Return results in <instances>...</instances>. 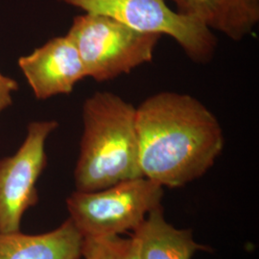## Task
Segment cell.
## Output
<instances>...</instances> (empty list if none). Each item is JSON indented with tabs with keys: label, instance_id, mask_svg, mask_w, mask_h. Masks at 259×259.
<instances>
[{
	"label": "cell",
	"instance_id": "6da1fadb",
	"mask_svg": "<svg viewBox=\"0 0 259 259\" xmlns=\"http://www.w3.org/2000/svg\"><path fill=\"white\" fill-rule=\"evenodd\" d=\"M142 176L181 187L204 176L221 155L225 138L212 111L186 93L161 92L136 108Z\"/></svg>",
	"mask_w": 259,
	"mask_h": 259
},
{
	"label": "cell",
	"instance_id": "7a4b0ae2",
	"mask_svg": "<svg viewBox=\"0 0 259 259\" xmlns=\"http://www.w3.org/2000/svg\"><path fill=\"white\" fill-rule=\"evenodd\" d=\"M83 135L74 171L78 191H96L141 178L136 107L97 92L83 105Z\"/></svg>",
	"mask_w": 259,
	"mask_h": 259
},
{
	"label": "cell",
	"instance_id": "3957f363",
	"mask_svg": "<svg viewBox=\"0 0 259 259\" xmlns=\"http://www.w3.org/2000/svg\"><path fill=\"white\" fill-rule=\"evenodd\" d=\"M66 35L79 52L87 77L98 83L128 74L151 62L161 37L92 13L75 17Z\"/></svg>",
	"mask_w": 259,
	"mask_h": 259
},
{
	"label": "cell",
	"instance_id": "277c9868",
	"mask_svg": "<svg viewBox=\"0 0 259 259\" xmlns=\"http://www.w3.org/2000/svg\"><path fill=\"white\" fill-rule=\"evenodd\" d=\"M163 187L141 177L96 191L76 190L66 199L69 219L83 237L120 235L135 231L161 205Z\"/></svg>",
	"mask_w": 259,
	"mask_h": 259
},
{
	"label": "cell",
	"instance_id": "5b68a950",
	"mask_svg": "<svg viewBox=\"0 0 259 259\" xmlns=\"http://www.w3.org/2000/svg\"><path fill=\"white\" fill-rule=\"evenodd\" d=\"M84 13L115 19L142 33L173 37L193 62L211 60L217 47L213 31L199 19L173 11L166 0H59Z\"/></svg>",
	"mask_w": 259,
	"mask_h": 259
},
{
	"label": "cell",
	"instance_id": "8992f818",
	"mask_svg": "<svg viewBox=\"0 0 259 259\" xmlns=\"http://www.w3.org/2000/svg\"><path fill=\"white\" fill-rule=\"evenodd\" d=\"M55 120L34 121L19 150L0 159V233L20 232L25 212L38 202L37 183L47 165L46 145Z\"/></svg>",
	"mask_w": 259,
	"mask_h": 259
},
{
	"label": "cell",
	"instance_id": "52a82bcc",
	"mask_svg": "<svg viewBox=\"0 0 259 259\" xmlns=\"http://www.w3.org/2000/svg\"><path fill=\"white\" fill-rule=\"evenodd\" d=\"M19 66L38 100L69 94L87 77L79 52L67 35L53 37L20 57Z\"/></svg>",
	"mask_w": 259,
	"mask_h": 259
},
{
	"label": "cell",
	"instance_id": "ba28073f",
	"mask_svg": "<svg viewBox=\"0 0 259 259\" xmlns=\"http://www.w3.org/2000/svg\"><path fill=\"white\" fill-rule=\"evenodd\" d=\"M83 239L69 218L46 233H0V259H80Z\"/></svg>",
	"mask_w": 259,
	"mask_h": 259
},
{
	"label": "cell",
	"instance_id": "9c48e42d",
	"mask_svg": "<svg viewBox=\"0 0 259 259\" xmlns=\"http://www.w3.org/2000/svg\"><path fill=\"white\" fill-rule=\"evenodd\" d=\"M132 237L140 259H191L198 250H204L190 230H179L167 222L161 205L147 214Z\"/></svg>",
	"mask_w": 259,
	"mask_h": 259
},
{
	"label": "cell",
	"instance_id": "30bf717a",
	"mask_svg": "<svg viewBox=\"0 0 259 259\" xmlns=\"http://www.w3.org/2000/svg\"><path fill=\"white\" fill-rule=\"evenodd\" d=\"M177 11L235 41L250 35L259 22V0H185Z\"/></svg>",
	"mask_w": 259,
	"mask_h": 259
},
{
	"label": "cell",
	"instance_id": "8fae6325",
	"mask_svg": "<svg viewBox=\"0 0 259 259\" xmlns=\"http://www.w3.org/2000/svg\"><path fill=\"white\" fill-rule=\"evenodd\" d=\"M81 257L83 259H140L133 237L119 235L83 237Z\"/></svg>",
	"mask_w": 259,
	"mask_h": 259
},
{
	"label": "cell",
	"instance_id": "7c38bea8",
	"mask_svg": "<svg viewBox=\"0 0 259 259\" xmlns=\"http://www.w3.org/2000/svg\"><path fill=\"white\" fill-rule=\"evenodd\" d=\"M19 90V83L0 71V114L13 103V93Z\"/></svg>",
	"mask_w": 259,
	"mask_h": 259
},
{
	"label": "cell",
	"instance_id": "4fadbf2b",
	"mask_svg": "<svg viewBox=\"0 0 259 259\" xmlns=\"http://www.w3.org/2000/svg\"><path fill=\"white\" fill-rule=\"evenodd\" d=\"M169 1L174 2V3L176 4L177 9H179V8L184 4V2H185V0H169Z\"/></svg>",
	"mask_w": 259,
	"mask_h": 259
}]
</instances>
